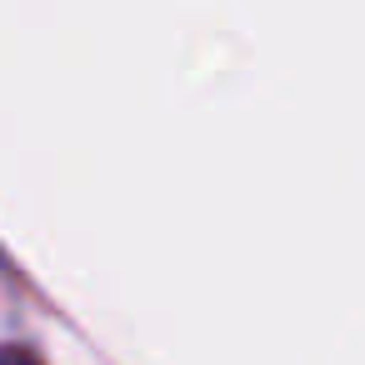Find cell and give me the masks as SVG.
I'll list each match as a JSON object with an SVG mask.
<instances>
[{"label": "cell", "instance_id": "6da1fadb", "mask_svg": "<svg viewBox=\"0 0 365 365\" xmlns=\"http://www.w3.org/2000/svg\"><path fill=\"white\" fill-rule=\"evenodd\" d=\"M0 365H41L31 350H21V345H0Z\"/></svg>", "mask_w": 365, "mask_h": 365}]
</instances>
